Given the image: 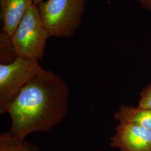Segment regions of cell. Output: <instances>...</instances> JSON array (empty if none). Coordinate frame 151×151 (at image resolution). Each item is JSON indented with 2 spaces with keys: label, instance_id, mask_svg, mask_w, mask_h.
<instances>
[{
  "label": "cell",
  "instance_id": "1",
  "mask_svg": "<svg viewBox=\"0 0 151 151\" xmlns=\"http://www.w3.org/2000/svg\"><path fill=\"white\" fill-rule=\"evenodd\" d=\"M69 89L65 80L43 69L27 83L7 108L12 137L24 140L34 132H47L65 119Z\"/></svg>",
  "mask_w": 151,
  "mask_h": 151
},
{
  "label": "cell",
  "instance_id": "2",
  "mask_svg": "<svg viewBox=\"0 0 151 151\" xmlns=\"http://www.w3.org/2000/svg\"><path fill=\"white\" fill-rule=\"evenodd\" d=\"M86 0H44L38 5L49 37L67 38L80 27Z\"/></svg>",
  "mask_w": 151,
  "mask_h": 151
},
{
  "label": "cell",
  "instance_id": "3",
  "mask_svg": "<svg viewBox=\"0 0 151 151\" xmlns=\"http://www.w3.org/2000/svg\"><path fill=\"white\" fill-rule=\"evenodd\" d=\"M48 38L38 5L34 4L23 17L11 40L18 57L39 60L43 57Z\"/></svg>",
  "mask_w": 151,
  "mask_h": 151
},
{
  "label": "cell",
  "instance_id": "4",
  "mask_svg": "<svg viewBox=\"0 0 151 151\" xmlns=\"http://www.w3.org/2000/svg\"><path fill=\"white\" fill-rule=\"evenodd\" d=\"M43 68L38 60L19 57L9 64H0V113L7 108L24 86Z\"/></svg>",
  "mask_w": 151,
  "mask_h": 151
},
{
  "label": "cell",
  "instance_id": "5",
  "mask_svg": "<svg viewBox=\"0 0 151 151\" xmlns=\"http://www.w3.org/2000/svg\"><path fill=\"white\" fill-rule=\"evenodd\" d=\"M110 146L121 151H151V130L134 123H119Z\"/></svg>",
  "mask_w": 151,
  "mask_h": 151
},
{
  "label": "cell",
  "instance_id": "6",
  "mask_svg": "<svg viewBox=\"0 0 151 151\" xmlns=\"http://www.w3.org/2000/svg\"><path fill=\"white\" fill-rule=\"evenodd\" d=\"M34 4L33 0H0L2 32L11 37Z\"/></svg>",
  "mask_w": 151,
  "mask_h": 151
},
{
  "label": "cell",
  "instance_id": "7",
  "mask_svg": "<svg viewBox=\"0 0 151 151\" xmlns=\"http://www.w3.org/2000/svg\"><path fill=\"white\" fill-rule=\"evenodd\" d=\"M114 117L119 123H131L138 124L151 130V110L122 105Z\"/></svg>",
  "mask_w": 151,
  "mask_h": 151
},
{
  "label": "cell",
  "instance_id": "8",
  "mask_svg": "<svg viewBox=\"0 0 151 151\" xmlns=\"http://www.w3.org/2000/svg\"><path fill=\"white\" fill-rule=\"evenodd\" d=\"M0 151H39L37 146L25 139L15 138L7 132L0 135Z\"/></svg>",
  "mask_w": 151,
  "mask_h": 151
},
{
  "label": "cell",
  "instance_id": "9",
  "mask_svg": "<svg viewBox=\"0 0 151 151\" xmlns=\"http://www.w3.org/2000/svg\"><path fill=\"white\" fill-rule=\"evenodd\" d=\"M11 37L1 32L0 35V64H9L18 58Z\"/></svg>",
  "mask_w": 151,
  "mask_h": 151
},
{
  "label": "cell",
  "instance_id": "10",
  "mask_svg": "<svg viewBox=\"0 0 151 151\" xmlns=\"http://www.w3.org/2000/svg\"><path fill=\"white\" fill-rule=\"evenodd\" d=\"M138 106L151 110V85L142 93Z\"/></svg>",
  "mask_w": 151,
  "mask_h": 151
},
{
  "label": "cell",
  "instance_id": "11",
  "mask_svg": "<svg viewBox=\"0 0 151 151\" xmlns=\"http://www.w3.org/2000/svg\"><path fill=\"white\" fill-rule=\"evenodd\" d=\"M147 10L151 12V0H136Z\"/></svg>",
  "mask_w": 151,
  "mask_h": 151
},
{
  "label": "cell",
  "instance_id": "12",
  "mask_svg": "<svg viewBox=\"0 0 151 151\" xmlns=\"http://www.w3.org/2000/svg\"><path fill=\"white\" fill-rule=\"evenodd\" d=\"M34 1V4L38 5L40 3H41L42 2H43L44 0H33Z\"/></svg>",
  "mask_w": 151,
  "mask_h": 151
}]
</instances>
